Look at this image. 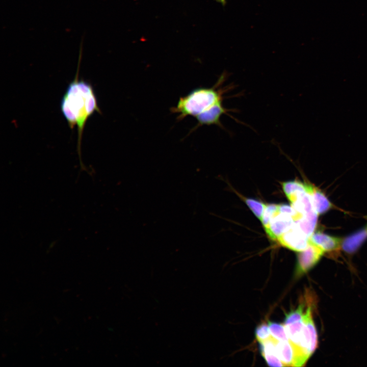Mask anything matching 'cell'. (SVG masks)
<instances>
[{
    "label": "cell",
    "instance_id": "obj_7",
    "mask_svg": "<svg viewBox=\"0 0 367 367\" xmlns=\"http://www.w3.org/2000/svg\"><path fill=\"white\" fill-rule=\"evenodd\" d=\"M309 240L324 252L334 251L338 249L342 244V239L318 231L313 233Z\"/></svg>",
    "mask_w": 367,
    "mask_h": 367
},
{
    "label": "cell",
    "instance_id": "obj_4",
    "mask_svg": "<svg viewBox=\"0 0 367 367\" xmlns=\"http://www.w3.org/2000/svg\"><path fill=\"white\" fill-rule=\"evenodd\" d=\"M309 239L295 223L292 227L281 235L277 241L283 246L300 252L308 246Z\"/></svg>",
    "mask_w": 367,
    "mask_h": 367
},
{
    "label": "cell",
    "instance_id": "obj_13",
    "mask_svg": "<svg viewBox=\"0 0 367 367\" xmlns=\"http://www.w3.org/2000/svg\"><path fill=\"white\" fill-rule=\"evenodd\" d=\"M245 201L255 216L261 221L266 205L251 198H246Z\"/></svg>",
    "mask_w": 367,
    "mask_h": 367
},
{
    "label": "cell",
    "instance_id": "obj_11",
    "mask_svg": "<svg viewBox=\"0 0 367 367\" xmlns=\"http://www.w3.org/2000/svg\"><path fill=\"white\" fill-rule=\"evenodd\" d=\"M268 325L274 338L279 340L290 341L284 324L269 321Z\"/></svg>",
    "mask_w": 367,
    "mask_h": 367
},
{
    "label": "cell",
    "instance_id": "obj_6",
    "mask_svg": "<svg viewBox=\"0 0 367 367\" xmlns=\"http://www.w3.org/2000/svg\"><path fill=\"white\" fill-rule=\"evenodd\" d=\"M275 344L277 356L284 366H302L294 346L290 341L279 340L275 338Z\"/></svg>",
    "mask_w": 367,
    "mask_h": 367
},
{
    "label": "cell",
    "instance_id": "obj_14",
    "mask_svg": "<svg viewBox=\"0 0 367 367\" xmlns=\"http://www.w3.org/2000/svg\"><path fill=\"white\" fill-rule=\"evenodd\" d=\"M282 187L286 197L298 191H306L305 184L298 181L284 182L282 184Z\"/></svg>",
    "mask_w": 367,
    "mask_h": 367
},
{
    "label": "cell",
    "instance_id": "obj_15",
    "mask_svg": "<svg viewBox=\"0 0 367 367\" xmlns=\"http://www.w3.org/2000/svg\"><path fill=\"white\" fill-rule=\"evenodd\" d=\"M278 210V205L269 204L266 205L261 222L266 230L268 228L271 219Z\"/></svg>",
    "mask_w": 367,
    "mask_h": 367
},
{
    "label": "cell",
    "instance_id": "obj_5",
    "mask_svg": "<svg viewBox=\"0 0 367 367\" xmlns=\"http://www.w3.org/2000/svg\"><path fill=\"white\" fill-rule=\"evenodd\" d=\"M294 223L295 221L291 216L281 213L278 210L271 219L269 225L265 231L271 239L277 240Z\"/></svg>",
    "mask_w": 367,
    "mask_h": 367
},
{
    "label": "cell",
    "instance_id": "obj_1",
    "mask_svg": "<svg viewBox=\"0 0 367 367\" xmlns=\"http://www.w3.org/2000/svg\"><path fill=\"white\" fill-rule=\"evenodd\" d=\"M225 78V74L223 73L213 87L193 89L179 98L176 106L171 109V112L178 114L177 119L179 120L187 116L195 117L197 126L216 124L222 127L220 120L221 116L231 111L222 104L223 94L228 90L220 88Z\"/></svg>",
    "mask_w": 367,
    "mask_h": 367
},
{
    "label": "cell",
    "instance_id": "obj_16",
    "mask_svg": "<svg viewBox=\"0 0 367 367\" xmlns=\"http://www.w3.org/2000/svg\"><path fill=\"white\" fill-rule=\"evenodd\" d=\"M255 334L258 343L266 341L272 337L268 325L266 323H263L256 328Z\"/></svg>",
    "mask_w": 367,
    "mask_h": 367
},
{
    "label": "cell",
    "instance_id": "obj_3",
    "mask_svg": "<svg viewBox=\"0 0 367 367\" xmlns=\"http://www.w3.org/2000/svg\"><path fill=\"white\" fill-rule=\"evenodd\" d=\"M324 252L309 240L307 248L297 255L296 274L297 276L306 273L319 261Z\"/></svg>",
    "mask_w": 367,
    "mask_h": 367
},
{
    "label": "cell",
    "instance_id": "obj_9",
    "mask_svg": "<svg viewBox=\"0 0 367 367\" xmlns=\"http://www.w3.org/2000/svg\"><path fill=\"white\" fill-rule=\"evenodd\" d=\"M366 240L367 224L343 239L342 244V249L348 254H353L358 250Z\"/></svg>",
    "mask_w": 367,
    "mask_h": 367
},
{
    "label": "cell",
    "instance_id": "obj_8",
    "mask_svg": "<svg viewBox=\"0 0 367 367\" xmlns=\"http://www.w3.org/2000/svg\"><path fill=\"white\" fill-rule=\"evenodd\" d=\"M306 191L310 195L313 207L318 215L328 212L332 204L323 192L312 185L305 184Z\"/></svg>",
    "mask_w": 367,
    "mask_h": 367
},
{
    "label": "cell",
    "instance_id": "obj_2",
    "mask_svg": "<svg viewBox=\"0 0 367 367\" xmlns=\"http://www.w3.org/2000/svg\"><path fill=\"white\" fill-rule=\"evenodd\" d=\"M61 109L69 127L71 128L75 125L77 127L80 151L86 122L95 112H100V110L92 86L85 81L78 80L77 73L62 97Z\"/></svg>",
    "mask_w": 367,
    "mask_h": 367
},
{
    "label": "cell",
    "instance_id": "obj_12",
    "mask_svg": "<svg viewBox=\"0 0 367 367\" xmlns=\"http://www.w3.org/2000/svg\"><path fill=\"white\" fill-rule=\"evenodd\" d=\"M306 310L305 304L302 302L299 306L285 314L284 324L287 325L302 319Z\"/></svg>",
    "mask_w": 367,
    "mask_h": 367
},
{
    "label": "cell",
    "instance_id": "obj_10",
    "mask_svg": "<svg viewBox=\"0 0 367 367\" xmlns=\"http://www.w3.org/2000/svg\"><path fill=\"white\" fill-rule=\"evenodd\" d=\"M261 355L268 365L271 366H284L283 364L277 356L275 344V338H271L259 343Z\"/></svg>",
    "mask_w": 367,
    "mask_h": 367
}]
</instances>
